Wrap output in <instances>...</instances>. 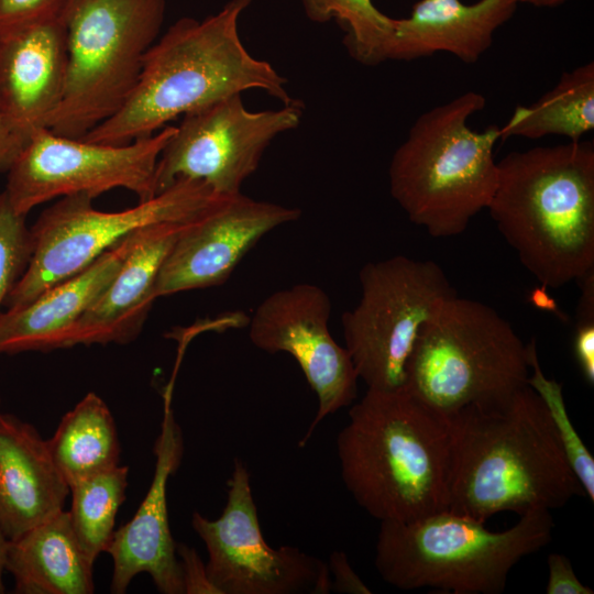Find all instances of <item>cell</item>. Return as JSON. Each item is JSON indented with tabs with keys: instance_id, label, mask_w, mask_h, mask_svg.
<instances>
[{
	"instance_id": "obj_1",
	"label": "cell",
	"mask_w": 594,
	"mask_h": 594,
	"mask_svg": "<svg viewBox=\"0 0 594 594\" xmlns=\"http://www.w3.org/2000/svg\"><path fill=\"white\" fill-rule=\"evenodd\" d=\"M448 510L486 522L513 512L557 509L585 492L540 396L526 384L506 399L446 417Z\"/></svg>"
},
{
	"instance_id": "obj_2",
	"label": "cell",
	"mask_w": 594,
	"mask_h": 594,
	"mask_svg": "<svg viewBox=\"0 0 594 594\" xmlns=\"http://www.w3.org/2000/svg\"><path fill=\"white\" fill-rule=\"evenodd\" d=\"M252 0H230L199 21L182 18L144 56L138 82L123 106L82 139L121 145L148 136L173 119L248 89H262L289 105L286 79L252 56L239 34Z\"/></svg>"
},
{
	"instance_id": "obj_3",
	"label": "cell",
	"mask_w": 594,
	"mask_h": 594,
	"mask_svg": "<svg viewBox=\"0 0 594 594\" xmlns=\"http://www.w3.org/2000/svg\"><path fill=\"white\" fill-rule=\"evenodd\" d=\"M337 451L342 481L380 521H411L448 510L447 419L406 389L367 388L349 410Z\"/></svg>"
},
{
	"instance_id": "obj_4",
	"label": "cell",
	"mask_w": 594,
	"mask_h": 594,
	"mask_svg": "<svg viewBox=\"0 0 594 594\" xmlns=\"http://www.w3.org/2000/svg\"><path fill=\"white\" fill-rule=\"evenodd\" d=\"M497 168L487 209L542 288H559L594 271L593 143L510 152Z\"/></svg>"
},
{
	"instance_id": "obj_5",
	"label": "cell",
	"mask_w": 594,
	"mask_h": 594,
	"mask_svg": "<svg viewBox=\"0 0 594 594\" xmlns=\"http://www.w3.org/2000/svg\"><path fill=\"white\" fill-rule=\"evenodd\" d=\"M485 103L482 94L466 91L425 111L393 154L391 194L431 237L461 234L493 197L499 127L479 132L468 124Z\"/></svg>"
},
{
	"instance_id": "obj_6",
	"label": "cell",
	"mask_w": 594,
	"mask_h": 594,
	"mask_svg": "<svg viewBox=\"0 0 594 594\" xmlns=\"http://www.w3.org/2000/svg\"><path fill=\"white\" fill-rule=\"evenodd\" d=\"M554 522L535 509L503 531L450 510L411 521H381L375 566L400 590L438 588L453 594H499L510 570L546 547Z\"/></svg>"
},
{
	"instance_id": "obj_7",
	"label": "cell",
	"mask_w": 594,
	"mask_h": 594,
	"mask_svg": "<svg viewBox=\"0 0 594 594\" xmlns=\"http://www.w3.org/2000/svg\"><path fill=\"white\" fill-rule=\"evenodd\" d=\"M528 346L492 307L454 296L421 329L404 389L442 417L528 384Z\"/></svg>"
},
{
	"instance_id": "obj_8",
	"label": "cell",
	"mask_w": 594,
	"mask_h": 594,
	"mask_svg": "<svg viewBox=\"0 0 594 594\" xmlns=\"http://www.w3.org/2000/svg\"><path fill=\"white\" fill-rule=\"evenodd\" d=\"M165 0H69L64 12L66 77L48 129L82 139L134 89L165 16Z\"/></svg>"
},
{
	"instance_id": "obj_9",
	"label": "cell",
	"mask_w": 594,
	"mask_h": 594,
	"mask_svg": "<svg viewBox=\"0 0 594 594\" xmlns=\"http://www.w3.org/2000/svg\"><path fill=\"white\" fill-rule=\"evenodd\" d=\"M221 196L198 180H178L150 200L121 211L94 208L87 194L62 197L44 210L31 230L32 255L6 299L7 310L20 308L55 284L90 265L127 235L144 227L191 221Z\"/></svg>"
},
{
	"instance_id": "obj_10",
	"label": "cell",
	"mask_w": 594,
	"mask_h": 594,
	"mask_svg": "<svg viewBox=\"0 0 594 594\" xmlns=\"http://www.w3.org/2000/svg\"><path fill=\"white\" fill-rule=\"evenodd\" d=\"M361 298L342 315L345 349L371 389H402L422 327L457 293L433 261L396 255L366 263Z\"/></svg>"
},
{
	"instance_id": "obj_11",
	"label": "cell",
	"mask_w": 594,
	"mask_h": 594,
	"mask_svg": "<svg viewBox=\"0 0 594 594\" xmlns=\"http://www.w3.org/2000/svg\"><path fill=\"white\" fill-rule=\"evenodd\" d=\"M175 127L121 145L89 142L36 132L8 168L4 193L13 209L26 216L54 198L87 194L92 198L113 188H124L139 202L156 196L158 157Z\"/></svg>"
},
{
	"instance_id": "obj_12",
	"label": "cell",
	"mask_w": 594,
	"mask_h": 594,
	"mask_svg": "<svg viewBox=\"0 0 594 594\" xmlns=\"http://www.w3.org/2000/svg\"><path fill=\"white\" fill-rule=\"evenodd\" d=\"M299 101L277 110L250 111L241 94L183 116L155 170L156 195L178 180H198L218 195L240 193L266 147L301 120Z\"/></svg>"
},
{
	"instance_id": "obj_13",
	"label": "cell",
	"mask_w": 594,
	"mask_h": 594,
	"mask_svg": "<svg viewBox=\"0 0 594 594\" xmlns=\"http://www.w3.org/2000/svg\"><path fill=\"white\" fill-rule=\"evenodd\" d=\"M191 526L204 541L206 570L220 594H327L328 564L296 547H271L262 534L248 468L234 459L227 504L208 519L194 512Z\"/></svg>"
},
{
	"instance_id": "obj_14",
	"label": "cell",
	"mask_w": 594,
	"mask_h": 594,
	"mask_svg": "<svg viewBox=\"0 0 594 594\" xmlns=\"http://www.w3.org/2000/svg\"><path fill=\"white\" fill-rule=\"evenodd\" d=\"M331 301L319 286L300 283L274 292L255 309L251 342L268 353L286 352L298 363L318 397V410L304 446L327 416L353 403L358 373L345 348L329 331Z\"/></svg>"
},
{
	"instance_id": "obj_15",
	"label": "cell",
	"mask_w": 594,
	"mask_h": 594,
	"mask_svg": "<svg viewBox=\"0 0 594 594\" xmlns=\"http://www.w3.org/2000/svg\"><path fill=\"white\" fill-rule=\"evenodd\" d=\"M299 217L297 208L241 191L221 196L184 226L158 272L155 298L224 283L266 233Z\"/></svg>"
},
{
	"instance_id": "obj_16",
	"label": "cell",
	"mask_w": 594,
	"mask_h": 594,
	"mask_svg": "<svg viewBox=\"0 0 594 594\" xmlns=\"http://www.w3.org/2000/svg\"><path fill=\"white\" fill-rule=\"evenodd\" d=\"M153 452L155 470L150 488L132 519L113 534L107 550L113 561L110 591L123 594L134 576L147 573L163 594H184L176 542L167 512V483L184 454L183 431L165 395L161 431Z\"/></svg>"
},
{
	"instance_id": "obj_17",
	"label": "cell",
	"mask_w": 594,
	"mask_h": 594,
	"mask_svg": "<svg viewBox=\"0 0 594 594\" xmlns=\"http://www.w3.org/2000/svg\"><path fill=\"white\" fill-rule=\"evenodd\" d=\"M66 63L64 15L0 36V116L22 147L48 129Z\"/></svg>"
},
{
	"instance_id": "obj_18",
	"label": "cell",
	"mask_w": 594,
	"mask_h": 594,
	"mask_svg": "<svg viewBox=\"0 0 594 594\" xmlns=\"http://www.w3.org/2000/svg\"><path fill=\"white\" fill-rule=\"evenodd\" d=\"M186 223L164 222L142 228L117 275L80 318L54 341L52 351L134 340L156 299L154 287L162 264Z\"/></svg>"
},
{
	"instance_id": "obj_19",
	"label": "cell",
	"mask_w": 594,
	"mask_h": 594,
	"mask_svg": "<svg viewBox=\"0 0 594 594\" xmlns=\"http://www.w3.org/2000/svg\"><path fill=\"white\" fill-rule=\"evenodd\" d=\"M69 494L47 440L0 407V525L8 540L64 510Z\"/></svg>"
},
{
	"instance_id": "obj_20",
	"label": "cell",
	"mask_w": 594,
	"mask_h": 594,
	"mask_svg": "<svg viewBox=\"0 0 594 594\" xmlns=\"http://www.w3.org/2000/svg\"><path fill=\"white\" fill-rule=\"evenodd\" d=\"M140 230L26 305L2 312L0 354L52 351L54 341L80 318L117 275Z\"/></svg>"
},
{
	"instance_id": "obj_21",
	"label": "cell",
	"mask_w": 594,
	"mask_h": 594,
	"mask_svg": "<svg viewBox=\"0 0 594 594\" xmlns=\"http://www.w3.org/2000/svg\"><path fill=\"white\" fill-rule=\"evenodd\" d=\"M513 0H419L409 16L395 19L387 61H411L447 52L475 63L492 45L495 31L515 13Z\"/></svg>"
},
{
	"instance_id": "obj_22",
	"label": "cell",
	"mask_w": 594,
	"mask_h": 594,
	"mask_svg": "<svg viewBox=\"0 0 594 594\" xmlns=\"http://www.w3.org/2000/svg\"><path fill=\"white\" fill-rule=\"evenodd\" d=\"M94 563L62 510L9 540L6 571L18 594H91Z\"/></svg>"
},
{
	"instance_id": "obj_23",
	"label": "cell",
	"mask_w": 594,
	"mask_h": 594,
	"mask_svg": "<svg viewBox=\"0 0 594 594\" xmlns=\"http://www.w3.org/2000/svg\"><path fill=\"white\" fill-rule=\"evenodd\" d=\"M47 443L69 487L120 465L121 449L114 418L105 400L94 392L63 416Z\"/></svg>"
},
{
	"instance_id": "obj_24",
	"label": "cell",
	"mask_w": 594,
	"mask_h": 594,
	"mask_svg": "<svg viewBox=\"0 0 594 594\" xmlns=\"http://www.w3.org/2000/svg\"><path fill=\"white\" fill-rule=\"evenodd\" d=\"M594 129V63L562 74L558 84L530 106H517L499 128L501 139L562 135L570 141Z\"/></svg>"
},
{
	"instance_id": "obj_25",
	"label": "cell",
	"mask_w": 594,
	"mask_h": 594,
	"mask_svg": "<svg viewBox=\"0 0 594 594\" xmlns=\"http://www.w3.org/2000/svg\"><path fill=\"white\" fill-rule=\"evenodd\" d=\"M129 468L118 465L73 484L68 510L72 528L86 552L95 561L107 552L112 540L117 513L125 499Z\"/></svg>"
},
{
	"instance_id": "obj_26",
	"label": "cell",
	"mask_w": 594,
	"mask_h": 594,
	"mask_svg": "<svg viewBox=\"0 0 594 594\" xmlns=\"http://www.w3.org/2000/svg\"><path fill=\"white\" fill-rule=\"evenodd\" d=\"M312 22L337 19L346 29L344 44L359 63L375 66L387 61L395 19L381 12L372 0H300Z\"/></svg>"
},
{
	"instance_id": "obj_27",
	"label": "cell",
	"mask_w": 594,
	"mask_h": 594,
	"mask_svg": "<svg viewBox=\"0 0 594 594\" xmlns=\"http://www.w3.org/2000/svg\"><path fill=\"white\" fill-rule=\"evenodd\" d=\"M528 346V361L531 369L527 383L542 399L556 428L571 469L580 481L585 496L594 502V459L575 430L564 403L562 385L547 378L540 367L536 341Z\"/></svg>"
},
{
	"instance_id": "obj_28",
	"label": "cell",
	"mask_w": 594,
	"mask_h": 594,
	"mask_svg": "<svg viewBox=\"0 0 594 594\" xmlns=\"http://www.w3.org/2000/svg\"><path fill=\"white\" fill-rule=\"evenodd\" d=\"M25 217L13 209L4 191L0 193V316L32 255L31 230Z\"/></svg>"
},
{
	"instance_id": "obj_29",
	"label": "cell",
	"mask_w": 594,
	"mask_h": 594,
	"mask_svg": "<svg viewBox=\"0 0 594 594\" xmlns=\"http://www.w3.org/2000/svg\"><path fill=\"white\" fill-rule=\"evenodd\" d=\"M581 295L576 310L573 353L582 376L594 384V271L578 280Z\"/></svg>"
},
{
	"instance_id": "obj_30",
	"label": "cell",
	"mask_w": 594,
	"mask_h": 594,
	"mask_svg": "<svg viewBox=\"0 0 594 594\" xmlns=\"http://www.w3.org/2000/svg\"><path fill=\"white\" fill-rule=\"evenodd\" d=\"M69 0H0V36L64 15Z\"/></svg>"
},
{
	"instance_id": "obj_31",
	"label": "cell",
	"mask_w": 594,
	"mask_h": 594,
	"mask_svg": "<svg viewBox=\"0 0 594 594\" xmlns=\"http://www.w3.org/2000/svg\"><path fill=\"white\" fill-rule=\"evenodd\" d=\"M184 594H220L208 578L206 564L194 548L185 543H176Z\"/></svg>"
},
{
	"instance_id": "obj_32",
	"label": "cell",
	"mask_w": 594,
	"mask_h": 594,
	"mask_svg": "<svg viewBox=\"0 0 594 594\" xmlns=\"http://www.w3.org/2000/svg\"><path fill=\"white\" fill-rule=\"evenodd\" d=\"M549 579L546 585L548 594H593L576 576L571 561L561 553H550L547 559Z\"/></svg>"
},
{
	"instance_id": "obj_33",
	"label": "cell",
	"mask_w": 594,
	"mask_h": 594,
	"mask_svg": "<svg viewBox=\"0 0 594 594\" xmlns=\"http://www.w3.org/2000/svg\"><path fill=\"white\" fill-rule=\"evenodd\" d=\"M328 569L331 590L339 593L371 594L370 587L351 566L343 551H333L329 557Z\"/></svg>"
},
{
	"instance_id": "obj_34",
	"label": "cell",
	"mask_w": 594,
	"mask_h": 594,
	"mask_svg": "<svg viewBox=\"0 0 594 594\" xmlns=\"http://www.w3.org/2000/svg\"><path fill=\"white\" fill-rule=\"evenodd\" d=\"M21 148V144L0 116V170L9 168Z\"/></svg>"
},
{
	"instance_id": "obj_35",
	"label": "cell",
	"mask_w": 594,
	"mask_h": 594,
	"mask_svg": "<svg viewBox=\"0 0 594 594\" xmlns=\"http://www.w3.org/2000/svg\"><path fill=\"white\" fill-rule=\"evenodd\" d=\"M8 538L6 537L1 525H0V594L6 592V587L3 584L2 575L6 571V558H7V549H8Z\"/></svg>"
},
{
	"instance_id": "obj_36",
	"label": "cell",
	"mask_w": 594,
	"mask_h": 594,
	"mask_svg": "<svg viewBox=\"0 0 594 594\" xmlns=\"http://www.w3.org/2000/svg\"><path fill=\"white\" fill-rule=\"evenodd\" d=\"M517 4L518 3H527L531 4L534 7H546V8H552L562 4L566 0H513Z\"/></svg>"
},
{
	"instance_id": "obj_37",
	"label": "cell",
	"mask_w": 594,
	"mask_h": 594,
	"mask_svg": "<svg viewBox=\"0 0 594 594\" xmlns=\"http://www.w3.org/2000/svg\"><path fill=\"white\" fill-rule=\"evenodd\" d=\"M0 407H1V399H0Z\"/></svg>"
}]
</instances>
